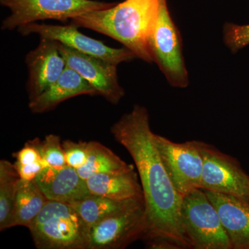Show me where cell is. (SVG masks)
Masks as SVG:
<instances>
[{
  "instance_id": "6da1fadb",
  "label": "cell",
  "mask_w": 249,
  "mask_h": 249,
  "mask_svg": "<svg viewBox=\"0 0 249 249\" xmlns=\"http://www.w3.org/2000/svg\"><path fill=\"white\" fill-rule=\"evenodd\" d=\"M111 132L132 157L140 178L147 219L144 240L163 237L182 249H191L181 222L183 196L174 187L160 159L146 108L134 106L111 126Z\"/></svg>"
},
{
  "instance_id": "7a4b0ae2",
  "label": "cell",
  "mask_w": 249,
  "mask_h": 249,
  "mask_svg": "<svg viewBox=\"0 0 249 249\" xmlns=\"http://www.w3.org/2000/svg\"><path fill=\"white\" fill-rule=\"evenodd\" d=\"M167 0H124L107 9L70 19L75 27L96 31L118 41L137 58L151 63L148 40Z\"/></svg>"
},
{
  "instance_id": "3957f363",
  "label": "cell",
  "mask_w": 249,
  "mask_h": 249,
  "mask_svg": "<svg viewBox=\"0 0 249 249\" xmlns=\"http://www.w3.org/2000/svg\"><path fill=\"white\" fill-rule=\"evenodd\" d=\"M28 229L39 249H90L91 228L70 204L47 201Z\"/></svg>"
},
{
  "instance_id": "277c9868",
  "label": "cell",
  "mask_w": 249,
  "mask_h": 249,
  "mask_svg": "<svg viewBox=\"0 0 249 249\" xmlns=\"http://www.w3.org/2000/svg\"><path fill=\"white\" fill-rule=\"evenodd\" d=\"M181 214L191 249H232L217 209L204 190L199 188L183 196Z\"/></svg>"
},
{
  "instance_id": "5b68a950",
  "label": "cell",
  "mask_w": 249,
  "mask_h": 249,
  "mask_svg": "<svg viewBox=\"0 0 249 249\" xmlns=\"http://www.w3.org/2000/svg\"><path fill=\"white\" fill-rule=\"evenodd\" d=\"M11 15L1 22V30L11 31L45 19L66 22L91 11L107 9L116 3L95 0H0Z\"/></svg>"
},
{
  "instance_id": "8992f818",
  "label": "cell",
  "mask_w": 249,
  "mask_h": 249,
  "mask_svg": "<svg viewBox=\"0 0 249 249\" xmlns=\"http://www.w3.org/2000/svg\"><path fill=\"white\" fill-rule=\"evenodd\" d=\"M148 49L152 59L171 86L186 88L189 83L188 73L183 59L182 40L166 2L148 40Z\"/></svg>"
},
{
  "instance_id": "52a82bcc",
  "label": "cell",
  "mask_w": 249,
  "mask_h": 249,
  "mask_svg": "<svg viewBox=\"0 0 249 249\" xmlns=\"http://www.w3.org/2000/svg\"><path fill=\"white\" fill-rule=\"evenodd\" d=\"M160 159L175 189L184 196L201 188L204 158L197 141L175 142L155 134Z\"/></svg>"
},
{
  "instance_id": "ba28073f",
  "label": "cell",
  "mask_w": 249,
  "mask_h": 249,
  "mask_svg": "<svg viewBox=\"0 0 249 249\" xmlns=\"http://www.w3.org/2000/svg\"><path fill=\"white\" fill-rule=\"evenodd\" d=\"M203 158L201 189L228 195L249 203V176L233 157L198 142Z\"/></svg>"
},
{
  "instance_id": "9c48e42d",
  "label": "cell",
  "mask_w": 249,
  "mask_h": 249,
  "mask_svg": "<svg viewBox=\"0 0 249 249\" xmlns=\"http://www.w3.org/2000/svg\"><path fill=\"white\" fill-rule=\"evenodd\" d=\"M147 232L145 201L108 216L90 231V249H121L144 240Z\"/></svg>"
},
{
  "instance_id": "30bf717a",
  "label": "cell",
  "mask_w": 249,
  "mask_h": 249,
  "mask_svg": "<svg viewBox=\"0 0 249 249\" xmlns=\"http://www.w3.org/2000/svg\"><path fill=\"white\" fill-rule=\"evenodd\" d=\"M23 36L37 34L41 38L49 39L74 49L80 53L102 59L111 63L119 65L130 62L137 58L128 49H116L105 45L101 41L95 40L80 33L78 27L69 25H48L34 22L18 29Z\"/></svg>"
},
{
  "instance_id": "8fae6325",
  "label": "cell",
  "mask_w": 249,
  "mask_h": 249,
  "mask_svg": "<svg viewBox=\"0 0 249 249\" xmlns=\"http://www.w3.org/2000/svg\"><path fill=\"white\" fill-rule=\"evenodd\" d=\"M58 43L59 51L67 66L78 72L94 88L98 95L109 102L117 104L121 101L124 96V91L118 80L117 65Z\"/></svg>"
},
{
  "instance_id": "7c38bea8",
  "label": "cell",
  "mask_w": 249,
  "mask_h": 249,
  "mask_svg": "<svg viewBox=\"0 0 249 249\" xmlns=\"http://www.w3.org/2000/svg\"><path fill=\"white\" fill-rule=\"evenodd\" d=\"M25 62L29 71L27 87L30 101L53 84L67 67L58 42L46 38H41L38 46L28 53Z\"/></svg>"
},
{
  "instance_id": "4fadbf2b",
  "label": "cell",
  "mask_w": 249,
  "mask_h": 249,
  "mask_svg": "<svg viewBox=\"0 0 249 249\" xmlns=\"http://www.w3.org/2000/svg\"><path fill=\"white\" fill-rule=\"evenodd\" d=\"M48 200L73 204L89 196L86 180L69 165L45 167L34 180Z\"/></svg>"
},
{
  "instance_id": "5bb4252c",
  "label": "cell",
  "mask_w": 249,
  "mask_h": 249,
  "mask_svg": "<svg viewBox=\"0 0 249 249\" xmlns=\"http://www.w3.org/2000/svg\"><path fill=\"white\" fill-rule=\"evenodd\" d=\"M206 193L217 209L232 249H249V203L228 195Z\"/></svg>"
},
{
  "instance_id": "9a60e30c",
  "label": "cell",
  "mask_w": 249,
  "mask_h": 249,
  "mask_svg": "<svg viewBox=\"0 0 249 249\" xmlns=\"http://www.w3.org/2000/svg\"><path fill=\"white\" fill-rule=\"evenodd\" d=\"M80 95H98L94 88L78 72L67 66L61 76L40 96L29 101L33 113L40 114L54 109L60 103Z\"/></svg>"
},
{
  "instance_id": "2e32d148",
  "label": "cell",
  "mask_w": 249,
  "mask_h": 249,
  "mask_svg": "<svg viewBox=\"0 0 249 249\" xmlns=\"http://www.w3.org/2000/svg\"><path fill=\"white\" fill-rule=\"evenodd\" d=\"M138 175L134 169L122 173L98 174L86 181L91 195L117 201L144 199Z\"/></svg>"
},
{
  "instance_id": "e0dca14e",
  "label": "cell",
  "mask_w": 249,
  "mask_h": 249,
  "mask_svg": "<svg viewBox=\"0 0 249 249\" xmlns=\"http://www.w3.org/2000/svg\"><path fill=\"white\" fill-rule=\"evenodd\" d=\"M48 199L34 181L21 179L7 229L17 226L27 227L43 209Z\"/></svg>"
},
{
  "instance_id": "ac0fdd59",
  "label": "cell",
  "mask_w": 249,
  "mask_h": 249,
  "mask_svg": "<svg viewBox=\"0 0 249 249\" xmlns=\"http://www.w3.org/2000/svg\"><path fill=\"white\" fill-rule=\"evenodd\" d=\"M88 151L86 163L77 170L83 179L98 174L122 173L134 169L133 165L127 164L101 142H88Z\"/></svg>"
},
{
  "instance_id": "d6986e66",
  "label": "cell",
  "mask_w": 249,
  "mask_h": 249,
  "mask_svg": "<svg viewBox=\"0 0 249 249\" xmlns=\"http://www.w3.org/2000/svg\"><path fill=\"white\" fill-rule=\"evenodd\" d=\"M144 199H128L117 201L105 196L90 194L82 200L77 201L71 206L90 228L96 223L126 209L139 204Z\"/></svg>"
},
{
  "instance_id": "ffe728a7",
  "label": "cell",
  "mask_w": 249,
  "mask_h": 249,
  "mask_svg": "<svg viewBox=\"0 0 249 249\" xmlns=\"http://www.w3.org/2000/svg\"><path fill=\"white\" fill-rule=\"evenodd\" d=\"M21 178L16 165L6 160L0 161V230L7 229L18 186Z\"/></svg>"
},
{
  "instance_id": "44dd1931",
  "label": "cell",
  "mask_w": 249,
  "mask_h": 249,
  "mask_svg": "<svg viewBox=\"0 0 249 249\" xmlns=\"http://www.w3.org/2000/svg\"><path fill=\"white\" fill-rule=\"evenodd\" d=\"M37 147L46 167L60 168L67 165L65 152L58 136L49 134L42 142L37 139Z\"/></svg>"
},
{
  "instance_id": "7402d4cb",
  "label": "cell",
  "mask_w": 249,
  "mask_h": 249,
  "mask_svg": "<svg viewBox=\"0 0 249 249\" xmlns=\"http://www.w3.org/2000/svg\"><path fill=\"white\" fill-rule=\"evenodd\" d=\"M224 40L232 53L245 48L249 45V24L227 23L224 27Z\"/></svg>"
},
{
  "instance_id": "603a6c76",
  "label": "cell",
  "mask_w": 249,
  "mask_h": 249,
  "mask_svg": "<svg viewBox=\"0 0 249 249\" xmlns=\"http://www.w3.org/2000/svg\"><path fill=\"white\" fill-rule=\"evenodd\" d=\"M88 142L65 141L62 142L67 165L76 170L80 169L88 159Z\"/></svg>"
},
{
  "instance_id": "cb8c5ba5",
  "label": "cell",
  "mask_w": 249,
  "mask_h": 249,
  "mask_svg": "<svg viewBox=\"0 0 249 249\" xmlns=\"http://www.w3.org/2000/svg\"><path fill=\"white\" fill-rule=\"evenodd\" d=\"M37 139L27 142L25 146L15 154L17 160L16 163L19 164H29L42 160L40 150L37 147Z\"/></svg>"
},
{
  "instance_id": "d4e9b609",
  "label": "cell",
  "mask_w": 249,
  "mask_h": 249,
  "mask_svg": "<svg viewBox=\"0 0 249 249\" xmlns=\"http://www.w3.org/2000/svg\"><path fill=\"white\" fill-rule=\"evenodd\" d=\"M15 165L21 179L25 181H34L46 167L43 160L25 165L19 164L16 162Z\"/></svg>"
},
{
  "instance_id": "484cf974",
  "label": "cell",
  "mask_w": 249,
  "mask_h": 249,
  "mask_svg": "<svg viewBox=\"0 0 249 249\" xmlns=\"http://www.w3.org/2000/svg\"><path fill=\"white\" fill-rule=\"evenodd\" d=\"M147 247L149 249H182L178 244L163 237H155L145 240Z\"/></svg>"
}]
</instances>
